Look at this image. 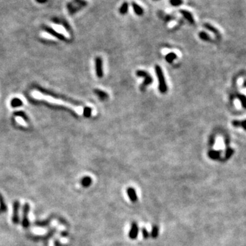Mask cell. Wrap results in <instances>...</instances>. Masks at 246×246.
<instances>
[{
  "mask_svg": "<svg viewBox=\"0 0 246 246\" xmlns=\"http://www.w3.org/2000/svg\"><path fill=\"white\" fill-rule=\"evenodd\" d=\"M176 58H177V55H176V53L171 52V53H168V54L165 55V59L166 61H167V62H168V63H172V62H173L174 60L176 59Z\"/></svg>",
  "mask_w": 246,
  "mask_h": 246,
  "instance_id": "cell-18",
  "label": "cell"
},
{
  "mask_svg": "<svg viewBox=\"0 0 246 246\" xmlns=\"http://www.w3.org/2000/svg\"><path fill=\"white\" fill-rule=\"evenodd\" d=\"M209 144H210V146H213L215 144V137H213V136L211 137L210 139V141H209Z\"/></svg>",
  "mask_w": 246,
  "mask_h": 246,
  "instance_id": "cell-29",
  "label": "cell"
},
{
  "mask_svg": "<svg viewBox=\"0 0 246 246\" xmlns=\"http://www.w3.org/2000/svg\"><path fill=\"white\" fill-rule=\"evenodd\" d=\"M234 149H232V148L228 147L227 148H226L225 156H224V160H228V159H229L230 157L232 156L233 154H234Z\"/></svg>",
  "mask_w": 246,
  "mask_h": 246,
  "instance_id": "cell-20",
  "label": "cell"
},
{
  "mask_svg": "<svg viewBox=\"0 0 246 246\" xmlns=\"http://www.w3.org/2000/svg\"><path fill=\"white\" fill-rule=\"evenodd\" d=\"M94 93H95L96 94V96L102 101L106 100V99H108V97H109L108 94H107V92H105L104 91H103V90H99V89L94 90Z\"/></svg>",
  "mask_w": 246,
  "mask_h": 246,
  "instance_id": "cell-15",
  "label": "cell"
},
{
  "mask_svg": "<svg viewBox=\"0 0 246 246\" xmlns=\"http://www.w3.org/2000/svg\"><path fill=\"white\" fill-rule=\"evenodd\" d=\"M232 124L234 127H241L243 129H244V130H245V120H242V121H239V120H233Z\"/></svg>",
  "mask_w": 246,
  "mask_h": 246,
  "instance_id": "cell-22",
  "label": "cell"
},
{
  "mask_svg": "<svg viewBox=\"0 0 246 246\" xmlns=\"http://www.w3.org/2000/svg\"><path fill=\"white\" fill-rule=\"evenodd\" d=\"M43 29H44L47 34H50L51 36L58 38V39H60L62 40H66L65 36H64L63 34H60L57 31H55L54 29H53V28H51V27L47 26V25H44V26H43Z\"/></svg>",
  "mask_w": 246,
  "mask_h": 246,
  "instance_id": "cell-4",
  "label": "cell"
},
{
  "mask_svg": "<svg viewBox=\"0 0 246 246\" xmlns=\"http://www.w3.org/2000/svg\"><path fill=\"white\" fill-rule=\"evenodd\" d=\"M83 113L86 117H90L92 113V109L90 107H86L83 110Z\"/></svg>",
  "mask_w": 246,
  "mask_h": 246,
  "instance_id": "cell-27",
  "label": "cell"
},
{
  "mask_svg": "<svg viewBox=\"0 0 246 246\" xmlns=\"http://www.w3.org/2000/svg\"><path fill=\"white\" fill-rule=\"evenodd\" d=\"M32 95H33L36 99H42V100L47 101L49 103H55V104L61 105H64V106L68 107H70V108H72L73 110H75V111L77 112V113L79 114H82V112H83V109H82V108H81V107H75V106H74V105H72L71 104H70V103L64 102V101H62V100H58V99H55L53 98V97H51L50 96L44 95V94H40V92H34V93L32 94Z\"/></svg>",
  "mask_w": 246,
  "mask_h": 246,
  "instance_id": "cell-1",
  "label": "cell"
},
{
  "mask_svg": "<svg viewBox=\"0 0 246 246\" xmlns=\"http://www.w3.org/2000/svg\"><path fill=\"white\" fill-rule=\"evenodd\" d=\"M138 233H139V227L136 222H133L129 232V238L132 240H135L137 238Z\"/></svg>",
  "mask_w": 246,
  "mask_h": 246,
  "instance_id": "cell-5",
  "label": "cell"
},
{
  "mask_svg": "<svg viewBox=\"0 0 246 246\" xmlns=\"http://www.w3.org/2000/svg\"><path fill=\"white\" fill-rule=\"evenodd\" d=\"M198 36H199L200 39L204 41H210L211 40L210 36H209L206 32L203 31L200 32L199 34H198Z\"/></svg>",
  "mask_w": 246,
  "mask_h": 246,
  "instance_id": "cell-21",
  "label": "cell"
},
{
  "mask_svg": "<svg viewBox=\"0 0 246 246\" xmlns=\"http://www.w3.org/2000/svg\"><path fill=\"white\" fill-rule=\"evenodd\" d=\"M17 122H19L21 124H23V125H26V124H25V122L23 121V119L22 118H17Z\"/></svg>",
  "mask_w": 246,
  "mask_h": 246,
  "instance_id": "cell-28",
  "label": "cell"
},
{
  "mask_svg": "<svg viewBox=\"0 0 246 246\" xmlns=\"http://www.w3.org/2000/svg\"><path fill=\"white\" fill-rule=\"evenodd\" d=\"M128 10H129V4L127 3V2L125 1L122 4L121 6L120 7L119 13L120 14L124 15V14H126L127 12H128Z\"/></svg>",
  "mask_w": 246,
  "mask_h": 246,
  "instance_id": "cell-16",
  "label": "cell"
},
{
  "mask_svg": "<svg viewBox=\"0 0 246 246\" xmlns=\"http://www.w3.org/2000/svg\"><path fill=\"white\" fill-rule=\"evenodd\" d=\"M204 28H206L207 30H209V31L212 32L213 34H214L215 36L217 37V38H221V34H220L219 32L215 27H213V25H211V24H209V23H206L204 24Z\"/></svg>",
  "mask_w": 246,
  "mask_h": 246,
  "instance_id": "cell-13",
  "label": "cell"
},
{
  "mask_svg": "<svg viewBox=\"0 0 246 246\" xmlns=\"http://www.w3.org/2000/svg\"><path fill=\"white\" fill-rule=\"evenodd\" d=\"M92 180L91 178L89 177V176H86V177H84L81 179V183L82 186H83L84 187H88L92 184Z\"/></svg>",
  "mask_w": 246,
  "mask_h": 246,
  "instance_id": "cell-17",
  "label": "cell"
},
{
  "mask_svg": "<svg viewBox=\"0 0 246 246\" xmlns=\"http://www.w3.org/2000/svg\"><path fill=\"white\" fill-rule=\"evenodd\" d=\"M154 1H158V0H154Z\"/></svg>",
  "mask_w": 246,
  "mask_h": 246,
  "instance_id": "cell-31",
  "label": "cell"
},
{
  "mask_svg": "<svg viewBox=\"0 0 246 246\" xmlns=\"http://www.w3.org/2000/svg\"><path fill=\"white\" fill-rule=\"evenodd\" d=\"M127 194H128L129 199H130L131 201L133 202V203L136 202L137 201L138 198H137V196L136 191H135V189L133 188V187H129V188L127 189Z\"/></svg>",
  "mask_w": 246,
  "mask_h": 246,
  "instance_id": "cell-10",
  "label": "cell"
},
{
  "mask_svg": "<svg viewBox=\"0 0 246 246\" xmlns=\"http://www.w3.org/2000/svg\"><path fill=\"white\" fill-rule=\"evenodd\" d=\"M19 202L18 201H15L14 203V209H13V216H12V222L14 224H18L19 219Z\"/></svg>",
  "mask_w": 246,
  "mask_h": 246,
  "instance_id": "cell-9",
  "label": "cell"
},
{
  "mask_svg": "<svg viewBox=\"0 0 246 246\" xmlns=\"http://www.w3.org/2000/svg\"><path fill=\"white\" fill-rule=\"evenodd\" d=\"M155 73L157 77V79L159 81V90L161 93L165 94L168 91V86L166 83V81L164 77L162 68L159 65L155 66Z\"/></svg>",
  "mask_w": 246,
  "mask_h": 246,
  "instance_id": "cell-3",
  "label": "cell"
},
{
  "mask_svg": "<svg viewBox=\"0 0 246 246\" xmlns=\"http://www.w3.org/2000/svg\"><path fill=\"white\" fill-rule=\"evenodd\" d=\"M179 12L183 15V17L186 19V20L188 21V22L190 23V24H193L195 23L194 21V19L192 14L190 12H189L188 10H179Z\"/></svg>",
  "mask_w": 246,
  "mask_h": 246,
  "instance_id": "cell-8",
  "label": "cell"
},
{
  "mask_svg": "<svg viewBox=\"0 0 246 246\" xmlns=\"http://www.w3.org/2000/svg\"><path fill=\"white\" fill-rule=\"evenodd\" d=\"M238 99L239 101L241 102V104L242 105L243 108L245 107V96L243 94H241V95H238Z\"/></svg>",
  "mask_w": 246,
  "mask_h": 246,
  "instance_id": "cell-26",
  "label": "cell"
},
{
  "mask_svg": "<svg viewBox=\"0 0 246 246\" xmlns=\"http://www.w3.org/2000/svg\"><path fill=\"white\" fill-rule=\"evenodd\" d=\"M221 150H211L209 151L208 156L209 158L213 159V160H219L221 159Z\"/></svg>",
  "mask_w": 246,
  "mask_h": 246,
  "instance_id": "cell-12",
  "label": "cell"
},
{
  "mask_svg": "<svg viewBox=\"0 0 246 246\" xmlns=\"http://www.w3.org/2000/svg\"><path fill=\"white\" fill-rule=\"evenodd\" d=\"M35 1L37 2L38 4H45L46 3V2L48 1V0H35Z\"/></svg>",
  "mask_w": 246,
  "mask_h": 246,
  "instance_id": "cell-30",
  "label": "cell"
},
{
  "mask_svg": "<svg viewBox=\"0 0 246 246\" xmlns=\"http://www.w3.org/2000/svg\"><path fill=\"white\" fill-rule=\"evenodd\" d=\"M22 104H23L22 101L19 99H12V101H11V105L14 107L21 106V105H22Z\"/></svg>",
  "mask_w": 246,
  "mask_h": 246,
  "instance_id": "cell-23",
  "label": "cell"
},
{
  "mask_svg": "<svg viewBox=\"0 0 246 246\" xmlns=\"http://www.w3.org/2000/svg\"><path fill=\"white\" fill-rule=\"evenodd\" d=\"M144 81L143 83H142V85L140 86V90H142V91H144L146 89V86L150 85V84H152V77H151V75H150L149 73L146 75V77H144Z\"/></svg>",
  "mask_w": 246,
  "mask_h": 246,
  "instance_id": "cell-11",
  "label": "cell"
},
{
  "mask_svg": "<svg viewBox=\"0 0 246 246\" xmlns=\"http://www.w3.org/2000/svg\"><path fill=\"white\" fill-rule=\"evenodd\" d=\"M170 3L172 6H179L183 3V0H170Z\"/></svg>",
  "mask_w": 246,
  "mask_h": 246,
  "instance_id": "cell-24",
  "label": "cell"
},
{
  "mask_svg": "<svg viewBox=\"0 0 246 246\" xmlns=\"http://www.w3.org/2000/svg\"><path fill=\"white\" fill-rule=\"evenodd\" d=\"M87 5L88 2L86 0H71L66 4V9L69 14L73 15L86 7Z\"/></svg>",
  "mask_w": 246,
  "mask_h": 246,
  "instance_id": "cell-2",
  "label": "cell"
},
{
  "mask_svg": "<svg viewBox=\"0 0 246 246\" xmlns=\"http://www.w3.org/2000/svg\"><path fill=\"white\" fill-rule=\"evenodd\" d=\"M95 67H96V73L97 77L99 78H102L103 76V61L101 58L97 57L95 60Z\"/></svg>",
  "mask_w": 246,
  "mask_h": 246,
  "instance_id": "cell-6",
  "label": "cell"
},
{
  "mask_svg": "<svg viewBox=\"0 0 246 246\" xmlns=\"http://www.w3.org/2000/svg\"><path fill=\"white\" fill-rule=\"evenodd\" d=\"M131 5H132L133 11H134L135 14L138 15V16H142V15L144 14V9L141 6L138 5L137 3L133 1L132 3H131Z\"/></svg>",
  "mask_w": 246,
  "mask_h": 246,
  "instance_id": "cell-14",
  "label": "cell"
},
{
  "mask_svg": "<svg viewBox=\"0 0 246 246\" xmlns=\"http://www.w3.org/2000/svg\"><path fill=\"white\" fill-rule=\"evenodd\" d=\"M29 211V206L27 203L25 204L23 206V222L22 225L24 228H27L29 225V220H28V213Z\"/></svg>",
  "mask_w": 246,
  "mask_h": 246,
  "instance_id": "cell-7",
  "label": "cell"
},
{
  "mask_svg": "<svg viewBox=\"0 0 246 246\" xmlns=\"http://www.w3.org/2000/svg\"><path fill=\"white\" fill-rule=\"evenodd\" d=\"M142 236H143L144 239H148V238H149L150 234H149V232H148V230L146 229V228H142Z\"/></svg>",
  "mask_w": 246,
  "mask_h": 246,
  "instance_id": "cell-25",
  "label": "cell"
},
{
  "mask_svg": "<svg viewBox=\"0 0 246 246\" xmlns=\"http://www.w3.org/2000/svg\"><path fill=\"white\" fill-rule=\"evenodd\" d=\"M159 227L157 225H154L152 227V230H151L150 236L153 239H157L159 236Z\"/></svg>",
  "mask_w": 246,
  "mask_h": 246,
  "instance_id": "cell-19",
  "label": "cell"
}]
</instances>
